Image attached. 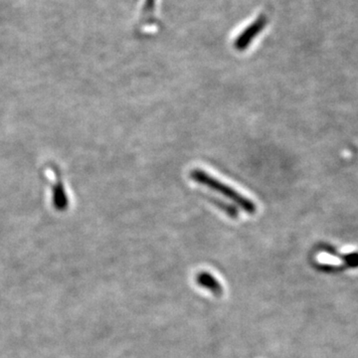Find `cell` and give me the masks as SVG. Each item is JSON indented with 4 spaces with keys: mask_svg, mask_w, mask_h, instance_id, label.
Listing matches in <instances>:
<instances>
[{
    "mask_svg": "<svg viewBox=\"0 0 358 358\" xmlns=\"http://www.w3.org/2000/svg\"><path fill=\"white\" fill-rule=\"evenodd\" d=\"M195 281L199 287L210 292L213 296H221L224 293L222 285L208 272H201L196 275Z\"/></svg>",
    "mask_w": 358,
    "mask_h": 358,
    "instance_id": "cell-3",
    "label": "cell"
},
{
    "mask_svg": "<svg viewBox=\"0 0 358 358\" xmlns=\"http://www.w3.org/2000/svg\"><path fill=\"white\" fill-rule=\"evenodd\" d=\"M155 0H145V6H143V16L150 17L152 16L155 10Z\"/></svg>",
    "mask_w": 358,
    "mask_h": 358,
    "instance_id": "cell-5",
    "label": "cell"
},
{
    "mask_svg": "<svg viewBox=\"0 0 358 358\" xmlns=\"http://www.w3.org/2000/svg\"><path fill=\"white\" fill-rule=\"evenodd\" d=\"M341 259H343L350 268L358 267V253L346 254L345 256H341Z\"/></svg>",
    "mask_w": 358,
    "mask_h": 358,
    "instance_id": "cell-4",
    "label": "cell"
},
{
    "mask_svg": "<svg viewBox=\"0 0 358 358\" xmlns=\"http://www.w3.org/2000/svg\"><path fill=\"white\" fill-rule=\"evenodd\" d=\"M268 23V18L265 14H261L254 22H252L248 27L245 28L241 34L238 35L234 41V47L237 51L243 52L248 49L250 44L260 34Z\"/></svg>",
    "mask_w": 358,
    "mask_h": 358,
    "instance_id": "cell-2",
    "label": "cell"
},
{
    "mask_svg": "<svg viewBox=\"0 0 358 358\" xmlns=\"http://www.w3.org/2000/svg\"><path fill=\"white\" fill-rule=\"evenodd\" d=\"M190 178L195 182L203 186H206L209 189L218 192L219 194L223 195L230 201L234 202L238 205L242 210L246 213L255 214L257 212V205L252 200L247 199L241 193L238 192L236 189L231 187V186L225 185L222 181L218 180L217 178L212 176L210 173L202 171V169H195L190 171Z\"/></svg>",
    "mask_w": 358,
    "mask_h": 358,
    "instance_id": "cell-1",
    "label": "cell"
}]
</instances>
